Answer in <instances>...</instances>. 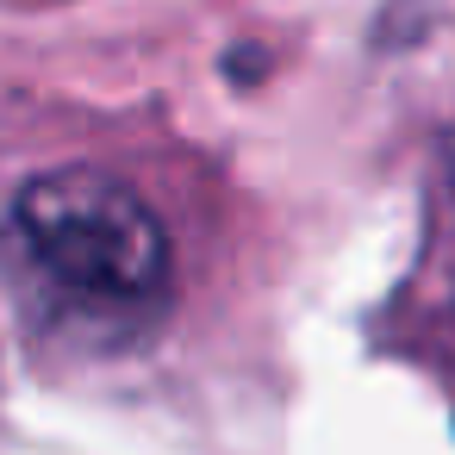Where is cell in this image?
I'll use <instances>...</instances> for the list:
<instances>
[{
    "label": "cell",
    "mask_w": 455,
    "mask_h": 455,
    "mask_svg": "<svg viewBox=\"0 0 455 455\" xmlns=\"http://www.w3.org/2000/svg\"><path fill=\"white\" fill-rule=\"evenodd\" d=\"M13 231L32 250V262L82 299L144 306L169 293V231L150 212V200L107 169L76 163L26 181L13 200Z\"/></svg>",
    "instance_id": "1"
}]
</instances>
